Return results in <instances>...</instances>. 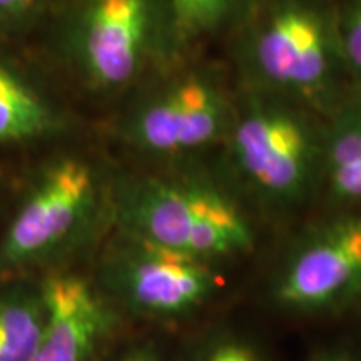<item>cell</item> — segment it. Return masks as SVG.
<instances>
[{"instance_id": "cell-1", "label": "cell", "mask_w": 361, "mask_h": 361, "mask_svg": "<svg viewBox=\"0 0 361 361\" xmlns=\"http://www.w3.org/2000/svg\"><path fill=\"white\" fill-rule=\"evenodd\" d=\"M119 157L85 135L37 152L13 183L0 279L87 264L116 226Z\"/></svg>"}, {"instance_id": "cell-2", "label": "cell", "mask_w": 361, "mask_h": 361, "mask_svg": "<svg viewBox=\"0 0 361 361\" xmlns=\"http://www.w3.org/2000/svg\"><path fill=\"white\" fill-rule=\"evenodd\" d=\"M119 162L116 228L224 264L255 250L256 214L209 159L162 166Z\"/></svg>"}, {"instance_id": "cell-3", "label": "cell", "mask_w": 361, "mask_h": 361, "mask_svg": "<svg viewBox=\"0 0 361 361\" xmlns=\"http://www.w3.org/2000/svg\"><path fill=\"white\" fill-rule=\"evenodd\" d=\"M328 119L238 84L234 119L209 162L255 214L286 216L323 194Z\"/></svg>"}, {"instance_id": "cell-4", "label": "cell", "mask_w": 361, "mask_h": 361, "mask_svg": "<svg viewBox=\"0 0 361 361\" xmlns=\"http://www.w3.org/2000/svg\"><path fill=\"white\" fill-rule=\"evenodd\" d=\"M236 102L238 80L228 62L201 52L176 57L124 99L104 141L133 164L207 161L231 128Z\"/></svg>"}, {"instance_id": "cell-5", "label": "cell", "mask_w": 361, "mask_h": 361, "mask_svg": "<svg viewBox=\"0 0 361 361\" xmlns=\"http://www.w3.org/2000/svg\"><path fill=\"white\" fill-rule=\"evenodd\" d=\"M228 44L238 84L326 119L356 90L341 47L338 0H259Z\"/></svg>"}, {"instance_id": "cell-6", "label": "cell", "mask_w": 361, "mask_h": 361, "mask_svg": "<svg viewBox=\"0 0 361 361\" xmlns=\"http://www.w3.org/2000/svg\"><path fill=\"white\" fill-rule=\"evenodd\" d=\"M59 56L89 96L124 101L176 59L162 0H72Z\"/></svg>"}, {"instance_id": "cell-7", "label": "cell", "mask_w": 361, "mask_h": 361, "mask_svg": "<svg viewBox=\"0 0 361 361\" xmlns=\"http://www.w3.org/2000/svg\"><path fill=\"white\" fill-rule=\"evenodd\" d=\"M223 266L157 246L116 226L87 263L99 291L142 329L200 318L223 295Z\"/></svg>"}, {"instance_id": "cell-8", "label": "cell", "mask_w": 361, "mask_h": 361, "mask_svg": "<svg viewBox=\"0 0 361 361\" xmlns=\"http://www.w3.org/2000/svg\"><path fill=\"white\" fill-rule=\"evenodd\" d=\"M360 295L361 209H336L293 247L273 296L283 310L308 314L341 308Z\"/></svg>"}, {"instance_id": "cell-9", "label": "cell", "mask_w": 361, "mask_h": 361, "mask_svg": "<svg viewBox=\"0 0 361 361\" xmlns=\"http://www.w3.org/2000/svg\"><path fill=\"white\" fill-rule=\"evenodd\" d=\"M44 331L30 361H101L134 328L99 291L87 264L42 274Z\"/></svg>"}, {"instance_id": "cell-10", "label": "cell", "mask_w": 361, "mask_h": 361, "mask_svg": "<svg viewBox=\"0 0 361 361\" xmlns=\"http://www.w3.org/2000/svg\"><path fill=\"white\" fill-rule=\"evenodd\" d=\"M82 135L78 116L42 80L0 54V151L37 154Z\"/></svg>"}, {"instance_id": "cell-11", "label": "cell", "mask_w": 361, "mask_h": 361, "mask_svg": "<svg viewBox=\"0 0 361 361\" xmlns=\"http://www.w3.org/2000/svg\"><path fill=\"white\" fill-rule=\"evenodd\" d=\"M335 209H361V94L328 119L323 194Z\"/></svg>"}, {"instance_id": "cell-12", "label": "cell", "mask_w": 361, "mask_h": 361, "mask_svg": "<svg viewBox=\"0 0 361 361\" xmlns=\"http://www.w3.org/2000/svg\"><path fill=\"white\" fill-rule=\"evenodd\" d=\"M45 314L42 276L0 279V361H30Z\"/></svg>"}, {"instance_id": "cell-13", "label": "cell", "mask_w": 361, "mask_h": 361, "mask_svg": "<svg viewBox=\"0 0 361 361\" xmlns=\"http://www.w3.org/2000/svg\"><path fill=\"white\" fill-rule=\"evenodd\" d=\"M174 56L200 54L216 39H228L259 0H162Z\"/></svg>"}, {"instance_id": "cell-14", "label": "cell", "mask_w": 361, "mask_h": 361, "mask_svg": "<svg viewBox=\"0 0 361 361\" xmlns=\"http://www.w3.org/2000/svg\"><path fill=\"white\" fill-rule=\"evenodd\" d=\"M179 361H261L251 341L228 329H209L192 341Z\"/></svg>"}, {"instance_id": "cell-15", "label": "cell", "mask_w": 361, "mask_h": 361, "mask_svg": "<svg viewBox=\"0 0 361 361\" xmlns=\"http://www.w3.org/2000/svg\"><path fill=\"white\" fill-rule=\"evenodd\" d=\"M338 25L350 78L361 94V0L338 2Z\"/></svg>"}, {"instance_id": "cell-16", "label": "cell", "mask_w": 361, "mask_h": 361, "mask_svg": "<svg viewBox=\"0 0 361 361\" xmlns=\"http://www.w3.org/2000/svg\"><path fill=\"white\" fill-rule=\"evenodd\" d=\"M51 0H0V37L29 32L44 19Z\"/></svg>"}, {"instance_id": "cell-17", "label": "cell", "mask_w": 361, "mask_h": 361, "mask_svg": "<svg viewBox=\"0 0 361 361\" xmlns=\"http://www.w3.org/2000/svg\"><path fill=\"white\" fill-rule=\"evenodd\" d=\"M101 361H169L162 345L147 336L146 329L137 328L121 338Z\"/></svg>"}, {"instance_id": "cell-18", "label": "cell", "mask_w": 361, "mask_h": 361, "mask_svg": "<svg viewBox=\"0 0 361 361\" xmlns=\"http://www.w3.org/2000/svg\"><path fill=\"white\" fill-rule=\"evenodd\" d=\"M13 183H16V180H12V183L8 180L6 169L0 164V206H2L4 201H7V196L12 192L11 188H13Z\"/></svg>"}, {"instance_id": "cell-19", "label": "cell", "mask_w": 361, "mask_h": 361, "mask_svg": "<svg viewBox=\"0 0 361 361\" xmlns=\"http://www.w3.org/2000/svg\"><path fill=\"white\" fill-rule=\"evenodd\" d=\"M319 361H353L348 356H341V355H333V356H328V358H323Z\"/></svg>"}]
</instances>
